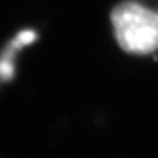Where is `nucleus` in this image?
<instances>
[{"label":"nucleus","instance_id":"f257e3e1","mask_svg":"<svg viewBox=\"0 0 158 158\" xmlns=\"http://www.w3.org/2000/svg\"><path fill=\"white\" fill-rule=\"evenodd\" d=\"M116 40L125 52L145 54L158 49V15L136 3H123L111 15Z\"/></svg>","mask_w":158,"mask_h":158},{"label":"nucleus","instance_id":"f03ea898","mask_svg":"<svg viewBox=\"0 0 158 158\" xmlns=\"http://www.w3.org/2000/svg\"><path fill=\"white\" fill-rule=\"evenodd\" d=\"M37 34L34 31H23L15 37L8 46L0 54V83L9 82L15 75V65H16V56L20 50L29 44L34 42Z\"/></svg>","mask_w":158,"mask_h":158}]
</instances>
